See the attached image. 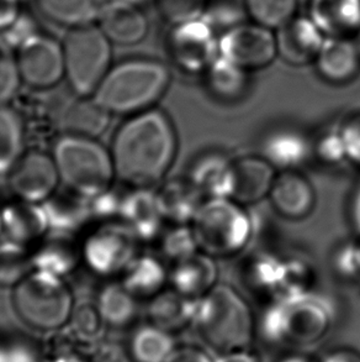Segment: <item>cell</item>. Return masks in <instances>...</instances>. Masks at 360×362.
Listing matches in <instances>:
<instances>
[{
    "mask_svg": "<svg viewBox=\"0 0 360 362\" xmlns=\"http://www.w3.org/2000/svg\"><path fill=\"white\" fill-rule=\"evenodd\" d=\"M176 127L161 109L127 117L112 139L116 178L130 187L155 188L176 160Z\"/></svg>",
    "mask_w": 360,
    "mask_h": 362,
    "instance_id": "cell-1",
    "label": "cell"
},
{
    "mask_svg": "<svg viewBox=\"0 0 360 362\" xmlns=\"http://www.w3.org/2000/svg\"><path fill=\"white\" fill-rule=\"evenodd\" d=\"M171 69L151 57L114 64L92 97L112 115H136L155 108L171 84Z\"/></svg>",
    "mask_w": 360,
    "mask_h": 362,
    "instance_id": "cell-2",
    "label": "cell"
},
{
    "mask_svg": "<svg viewBox=\"0 0 360 362\" xmlns=\"http://www.w3.org/2000/svg\"><path fill=\"white\" fill-rule=\"evenodd\" d=\"M193 328L205 349L219 356L252 348L256 320L244 296L232 286L219 284L199 299Z\"/></svg>",
    "mask_w": 360,
    "mask_h": 362,
    "instance_id": "cell-3",
    "label": "cell"
},
{
    "mask_svg": "<svg viewBox=\"0 0 360 362\" xmlns=\"http://www.w3.org/2000/svg\"><path fill=\"white\" fill-rule=\"evenodd\" d=\"M335 310L315 291L275 299L260 319V332L268 343L287 348H308L326 337Z\"/></svg>",
    "mask_w": 360,
    "mask_h": 362,
    "instance_id": "cell-4",
    "label": "cell"
},
{
    "mask_svg": "<svg viewBox=\"0 0 360 362\" xmlns=\"http://www.w3.org/2000/svg\"><path fill=\"white\" fill-rule=\"evenodd\" d=\"M51 155L64 188L92 198L114 186L116 178L112 152L94 137L64 134Z\"/></svg>",
    "mask_w": 360,
    "mask_h": 362,
    "instance_id": "cell-5",
    "label": "cell"
},
{
    "mask_svg": "<svg viewBox=\"0 0 360 362\" xmlns=\"http://www.w3.org/2000/svg\"><path fill=\"white\" fill-rule=\"evenodd\" d=\"M11 303L28 328L52 334L68 324L76 300L66 279L34 269L13 288Z\"/></svg>",
    "mask_w": 360,
    "mask_h": 362,
    "instance_id": "cell-6",
    "label": "cell"
},
{
    "mask_svg": "<svg viewBox=\"0 0 360 362\" xmlns=\"http://www.w3.org/2000/svg\"><path fill=\"white\" fill-rule=\"evenodd\" d=\"M200 251L214 259H229L251 244L254 224L246 206L232 198L205 199L191 223Z\"/></svg>",
    "mask_w": 360,
    "mask_h": 362,
    "instance_id": "cell-7",
    "label": "cell"
},
{
    "mask_svg": "<svg viewBox=\"0 0 360 362\" xmlns=\"http://www.w3.org/2000/svg\"><path fill=\"white\" fill-rule=\"evenodd\" d=\"M62 45L68 89L80 97H92L114 64V45L97 24L67 30Z\"/></svg>",
    "mask_w": 360,
    "mask_h": 362,
    "instance_id": "cell-8",
    "label": "cell"
},
{
    "mask_svg": "<svg viewBox=\"0 0 360 362\" xmlns=\"http://www.w3.org/2000/svg\"><path fill=\"white\" fill-rule=\"evenodd\" d=\"M140 241L122 221L97 224L84 238L82 261L85 269L100 279L121 276L138 252Z\"/></svg>",
    "mask_w": 360,
    "mask_h": 362,
    "instance_id": "cell-9",
    "label": "cell"
},
{
    "mask_svg": "<svg viewBox=\"0 0 360 362\" xmlns=\"http://www.w3.org/2000/svg\"><path fill=\"white\" fill-rule=\"evenodd\" d=\"M219 33L200 16L171 25L166 36L167 52L181 72L204 74L219 56Z\"/></svg>",
    "mask_w": 360,
    "mask_h": 362,
    "instance_id": "cell-10",
    "label": "cell"
},
{
    "mask_svg": "<svg viewBox=\"0 0 360 362\" xmlns=\"http://www.w3.org/2000/svg\"><path fill=\"white\" fill-rule=\"evenodd\" d=\"M219 54L249 74L267 69L277 57L275 33L244 21L220 35Z\"/></svg>",
    "mask_w": 360,
    "mask_h": 362,
    "instance_id": "cell-11",
    "label": "cell"
},
{
    "mask_svg": "<svg viewBox=\"0 0 360 362\" xmlns=\"http://www.w3.org/2000/svg\"><path fill=\"white\" fill-rule=\"evenodd\" d=\"M21 82L32 90L54 89L64 81L62 41L41 33L16 52Z\"/></svg>",
    "mask_w": 360,
    "mask_h": 362,
    "instance_id": "cell-12",
    "label": "cell"
},
{
    "mask_svg": "<svg viewBox=\"0 0 360 362\" xmlns=\"http://www.w3.org/2000/svg\"><path fill=\"white\" fill-rule=\"evenodd\" d=\"M13 196L42 204L59 191V171L54 157L40 148L26 150L6 176Z\"/></svg>",
    "mask_w": 360,
    "mask_h": 362,
    "instance_id": "cell-13",
    "label": "cell"
},
{
    "mask_svg": "<svg viewBox=\"0 0 360 362\" xmlns=\"http://www.w3.org/2000/svg\"><path fill=\"white\" fill-rule=\"evenodd\" d=\"M119 221L135 234L141 244L158 240L167 221L157 189L131 187L130 191L124 192Z\"/></svg>",
    "mask_w": 360,
    "mask_h": 362,
    "instance_id": "cell-14",
    "label": "cell"
},
{
    "mask_svg": "<svg viewBox=\"0 0 360 362\" xmlns=\"http://www.w3.org/2000/svg\"><path fill=\"white\" fill-rule=\"evenodd\" d=\"M277 56L287 64L305 66L315 62L326 35L308 16H295L277 30Z\"/></svg>",
    "mask_w": 360,
    "mask_h": 362,
    "instance_id": "cell-15",
    "label": "cell"
},
{
    "mask_svg": "<svg viewBox=\"0 0 360 362\" xmlns=\"http://www.w3.org/2000/svg\"><path fill=\"white\" fill-rule=\"evenodd\" d=\"M274 211L289 221H302L312 214L316 193L311 182L299 170L277 172L269 194Z\"/></svg>",
    "mask_w": 360,
    "mask_h": 362,
    "instance_id": "cell-16",
    "label": "cell"
},
{
    "mask_svg": "<svg viewBox=\"0 0 360 362\" xmlns=\"http://www.w3.org/2000/svg\"><path fill=\"white\" fill-rule=\"evenodd\" d=\"M186 177L204 199L234 198L236 187L234 160L221 152H209L196 158Z\"/></svg>",
    "mask_w": 360,
    "mask_h": 362,
    "instance_id": "cell-17",
    "label": "cell"
},
{
    "mask_svg": "<svg viewBox=\"0 0 360 362\" xmlns=\"http://www.w3.org/2000/svg\"><path fill=\"white\" fill-rule=\"evenodd\" d=\"M3 236L28 247L35 246L49 233L44 206L39 203L14 201L1 206Z\"/></svg>",
    "mask_w": 360,
    "mask_h": 362,
    "instance_id": "cell-18",
    "label": "cell"
},
{
    "mask_svg": "<svg viewBox=\"0 0 360 362\" xmlns=\"http://www.w3.org/2000/svg\"><path fill=\"white\" fill-rule=\"evenodd\" d=\"M32 269L66 279L78 269L82 261V247L74 236L49 233L31 249Z\"/></svg>",
    "mask_w": 360,
    "mask_h": 362,
    "instance_id": "cell-19",
    "label": "cell"
},
{
    "mask_svg": "<svg viewBox=\"0 0 360 362\" xmlns=\"http://www.w3.org/2000/svg\"><path fill=\"white\" fill-rule=\"evenodd\" d=\"M97 25L112 45L136 46L146 39L150 21L142 8L105 1Z\"/></svg>",
    "mask_w": 360,
    "mask_h": 362,
    "instance_id": "cell-20",
    "label": "cell"
},
{
    "mask_svg": "<svg viewBox=\"0 0 360 362\" xmlns=\"http://www.w3.org/2000/svg\"><path fill=\"white\" fill-rule=\"evenodd\" d=\"M236 187L234 198L242 206L256 204L269 198L277 170L265 157L246 155L234 160Z\"/></svg>",
    "mask_w": 360,
    "mask_h": 362,
    "instance_id": "cell-21",
    "label": "cell"
},
{
    "mask_svg": "<svg viewBox=\"0 0 360 362\" xmlns=\"http://www.w3.org/2000/svg\"><path fill=\"white\" fill-rule=\"evenodd\" d=\"M217 284L219 267L216 259L203 251L172 264L169 269L171 288L190 298H203Z\"/></svg>",
    "mask_w": 360,
    "mask_h": 362,
    "instance_id": "cell-22",
    "label": "cell"
},
{
    "mask_svg": "<svg viewBox=\"0 0 360 362\" xmlns=\"http://www.w3.org/2000/svg\"><path fill=\"white\" fill-rule=\"evenodd\" d=\"M313 64L328 83H349L360 72L359 46L349 37H326Z\"/></svg>",
    "mask_w": 360,
    "mask_h": 362,
    "instance_id": "cell-23",
    "label": "cell"
},
{
    "mask_svg": "<svg viewBox=\"0 0 360 362\" xmlns=\"http://www.w3.org/2000/svg\"><path fill=\"white\" fill-rule=\"evenodd\" d=\"M199 299L190 298L173 288H166L148 300V322L169 333H181L194 327Z\"/></svg>",
    "mask_w": 360,
    "mask_h": 362,
    "instance_id": "cell-24",
    "label": "cell"
},
{
    "mask_svg": "<svg viewBox=\"0 0 360 362\" xmlns=\"http://www.w3.org/2000/svg\"><path fill=\"white\" fill-rule=\"evenodd\" d=\"M49 233L74 236L92 223L88 198L64 188L42 203Z\"/></svg>",
    "mask_w": 360,
    "mask_h": 362,
    "instance_id": "cell-25",
    "label": "cell"
},
{
    "mask_svg": "<svg viewBox=\"0 0 360 362\" xmlns=\"http://www.w3.org/2000/svg\"><path fill=\"white\" fill-rule=\"evenodd\" d=\"M307 16L326 37H349L360 30V0H310Z\"/></svg>",
    "mask_w": 360,
    "mask_h": 362,
    "instance_id": "cell-26",
    "label": "cell"
},
{
    "mask_svg": "<svg viewBox=\"0 0 360 362\" xmlns=\"http://www.w3.org/2000/svg\"><path fill=\"white\" fill-rule=\"evenodd\" d=\"M157 194L162 213L169 224H191L205 201L188 177L162 182Z\"/></svg>",
    "mask_w": 360,
    "mask_h": 362,
    "instance_id": "cell-27",
    "label": "cell"
},
{
    "mask_svg": "<svg viewBox=\"0 0 360 362\" xmlns=\"http://www.w3.org/2000/svg\"><path fill=\"white\" fill-rule=\"evenodd\" d=\"M112 117L92 97H80L71 92L61 117L62 135L97 139L109 127Z\"/></svg>",
    "mask_w": 360,
    "mask_h": 362,
    "instance_id": "cell-28",
    "label": "cell"
},
{
    "mask_svg": "<svg viewBox=\"0 0 360 362\" xmlns=\"http://www.w3.org/2000/svg\"><path fill=\"white\" fill-rule=\"evenodd\" d=\"M311 155L312 142L305 134L294 129L270 132L262 144V156L279 172L299 170Z\"/></svg>",
    "mask_w": 360,
    "mask_h": 362,
    "instance_id": "cell-29",
    "label": "cell"
},
{
    "mask_svg": "<svg viewBox=\"0 0 360 362\" xmlns=\"http://www.w3.org/2000/svg\"><path fill=\"white\" fill-rule=\"evenodd\" d=\"M161 256L138 254L122 272L121 284L138 300L156 297L169 284V269Z\"/></svg>",
    "mask_w": 360,
    "mask_h": 362,
    "instance_id": "cell-30",
    "label": "cell"
},
{
    "mask_svg": "<svg viewBox=\"0 0 360 362\" xmlns=\"http://www.w3.org/2000/svg\"><path fill=\"white\" fill-rule=\"evenodd\" d=\"M94 302L109 329L130 328L138 315V299L121 282L102 284Z\"/></svg>",
    "mask_w": 360,
    "mask_h": 362,
    "instance_id": "cell-31",
    "label": "cell"
},
{
    "mask_svg": "<svg viewBox=\"0 0 360 362\" xmlns=\"http://www.w3.org/2000/svg\"><path fill=\"white\" fill-rule=\"evenodd\" d=\"M105 0H36L44 19L64 29L97 24Z\"/></svg>",
    "mask_w": 360,
    "mask_h": 362,
    "instance_id": "cell-32",
    "label": "cell"
},
{
    "mask_svg": "<svg viewBox=\"0 0 360 362\" xmlns=\"http://www.w3.org/2000/svg\"><path fill=\"white\" fill-rule=\"evenodd\" d=\"M127 346L133 362H168L178 349L174 334L150 322L132 332Z\"/></svg>",
    "mask_w": 360,
    "mask_h": 362,
    "instance_id": "cell-33",
    "label": "cell"
},
{
    "mask_svg": "<svg viewBox=\"0 0 360 362\" xmlns=\"http://www.w3.org/2000/svg\"><path fill=\"white\" fill-rule=\"evenodd\" d=\"M24 122L14 104H0V177H6L26 152Z\"/></svg>",
    "mask_w": 360,
    "mask_h": 362,
    "instance_id": "cell-34",
    "label": "cell"
},
{
    "mask_svg": "<svg viewBox=\"0 0 360 362\" xmlns=\"http://www.w3.org/2000/svg\"><path fill=\"white\" fill-rule=\"evenodd\" d=\"M205 84L215 98L234 102L242 98L249 86V72L217 56L204 74Z\"/></svg>",
    "mask_w": 360,
    "mask_h": 362,
    "instance_id": "cell-35",
    "label": "cell"
},
{
    "mask_svg": "<svg viewBox=\"0 0 360 362\" xmlns=\"http://www.w3.org/2000/svg\"><path fill=\"white\" fill-rule=\"evenodd\" d=\"M64 329L74 343L89 353L107 339L109 328L95 302L80 300L74 305L68 324Z\"/></svg>",
    "mask_w": 360,
    "mask_h": 362,
    "instance_id": "cell-36",
    "label": "cell"
},
{
    "mask_svg": "<svg viewBox=\"0 0 360 362\" xmlns=\"http://www.w3.org/2000/svg\"><path fill=\"white\" fill-rule=\"evenodd\" d=\"M282 255L259 252L249 259L244 271L246 284L256 293L272 298H279L282 281Z\"/></svg>",
    "mask_w": 360,
    "mask_h": 362,
    "instance_id": "cell-37",
    "label": "cell"
},
{
    "mask_svg": "<svg viewBox=\"0 0 360 362\" xmlns=\"http://www.w3.org/2000/svg\"><path fill=\"white\" fill-rule=\"evenodd\" d=\"M31 271V247L0 236V287L14 288Z\"/></svg>",
    "mask_w": 360,
    "mask_h": 362,
    "instance_id": "cell-38",
    "label": "cell"
},
{
    "mask_svg": "<svg viewBox=\"0 0 360 362\" xmlns=\"http://www.w3.org/2000/svg\"><path fill=\"white\" fill-rule=\"evenodd\" d=\"M315 284L316 269L310 259L296 254L282 256L279 298L311 292Z\"/></svg>",
    "mask_w": 360,
    "mask_h": 362,
    "instance_id": "cell-39",
    "label": "cell"
},
{
    "mask_svg": "<svg viewBox=\"0 0 360 362\" xmlns=\"http://www.w3.org/2000/svg\"><path fill=\"white\" fill-rule=\"evenodd\" d=\"M242 4L249 19L272 31L296 16L297 0H244Z\"/></svg>",
    "mask_w": 360,
    "mask_h": 362,
    "instance_id": "cell-40",
    "label": "cell"
},
{
    "mask_svg": "<svg viewBox=\"0 0 360 362\" xmlns=\"http://www.w3.org/2000/svg\"><path fill=\"white\" fill-rule=\"evenodd\" d=\"M162 259L174 264L199 252L200 247L191 224H171L158 238Z\"/></svg>",
    "mask_w": 360,
    "mask_h": 362,
    "instance_id": "cell-41",
    "label": "cell"
},
{
    "mask_svg": "<svg viewBox=\"0 0 360 362\" xmlns=\"http://www.w3.org/2000/svg\"><path fill=\"white\" fill-rule=\"evenodd\" d=\"M203 16L221 35L244 23L247 13L244 4L234 0H209Z\"/></svg>",
    "mask_w": 360,
    "mask_h": 362,
    "instance_id": "cell-42",
    "label": "cell"
},
{
    "mask_svg": "<svg viewBox=\"0 0 360 362\" xmlns=\"http://www.w3.org/2000/svg\"><path fill=\"white\" fill-rule=\"evenodd\" d=\"M16 54L0 37V104H11L21 87Z\"/></svg>",
    "mask_w": 360,
    "mask_h": 362,
    "instance_id": "cell-43",
    "label": "cell"
},
{
    "mask_svg": "<svg viewBox=\"0 0 360 362\" xmlns=\"http://www.w3.org/2000/svg\"><path fill=\"white\" fill-rule=\"evenodd\" d=\"M312 156L327 166L347 165L346 152L337 124L323 130L312 141Z\"/></svg>",
    "mask_w": 360,
    "mask_h": 362,
    "instance_id": "cell-44",
    "label": "cell"
},
{
    "mask_svg": "<svg viewBox=\"0 0 360 362\" xmlns=\"http://www.w3.org/2000/svg\"><path fill=\"white\" fill-rule=\"evenodd\" d=\"M49 335L51 340L42 349L44 362H90L88 351L74 343L64 329Z\"/></svg>",
    "mask_w": 360,
    "mask_h": 362,
    "instance_id": "cell-45",
    "label": "cell"
},
{
    "mask_svg": "<svg viewBox=\"0 0 360 362\" xmlns=\"http://www.w3.org/2000/svg\"><path fill=\"white\" fill-rule=\"evenodd\" d=\"M41 33L42 29L34 14L23 9L18 18L0 34V37L4 40L10 49L16 52Z\"/></svg>",
    "mask_w": 360,
    "mask_h": 362,
    "instance_id": "cell-46",
    "label": "cell"
},
{
    "mask_svg": "<svg viewBox=\"0 0 360 362\" xmlns=\"http://www.w3.org/2000/svg\"><path fill=\"white\" fill-rule=\"evenodd\" d=\"M155 3L162 18L174 25L203 16L209 0H156Z\"/></svg>",
    "mask_w": 360,
    "mask_h": 362,
    "instance_id": "cell-47",
    "label": "cell"
},
{
    "mask_svg": "<svg viewBox=\"0 0 360 362\" xmlns=\"http://www.w3.org/2000/svg\"><path fill=\"white\" fill-rule=\"evenodd\" d=\"M124 192L112 186L97 196L89 198V208L92 221L97 224L119 221L121 211Z\"/></svg>",
    "mask_w": 360,
    "mask_h": 362,
    "instance_id": "cell-48",
    "label": "cell"
},
{
    "mask_svg": "<svg viewBox=\"0 0 360 362\" xmlns=\"http://www.w3.org/2000/svg\"><path fill=\"white\" fill-rule=\"evenodd\" d=\"M0 362H44L42 349L23 337L4 339L0 348Z\"/></svg>",
    "mask_w": 360,
    "mask_h": 362,
    "instance_id": "cell-49",
    "label": "cell"
},
{
    "mask_svg": "<svg viewBox=\"0 0 360 362\" xmlns=\"http://www.w3.org/2000/svg\"><path fill=\"white\" fill-rule=\"evenodd\" d=\"M335 269L342 279L360 284V234L342 245L335 255Z\"/></svg>",
    "mask_w": 360,
    "mask_h": 362,
    "instance_id": "cell-50",
    "label": "cell"
},
{
    "mask_svg": "<svg viewBox=\"0 0 360 362\" xmlns=\"http://www.w3.org/2000/svg\"><path fill=\"white\" fill-rule=\"evenodd\" d=\"M337 127L344 146L347 165L360 167V113L347 117Z\"/></svg>",
    "mask_w": 360,
    "mask_h": 362,
    "instance_id": "cell-51",
    "label": "cell"
},
{
    "mask_svg": "<svg viewBox=\"0 0 360 362\" xmlns=\"http://www.w3.org/2000/svg\"><path fill=\"white\" fill-rule=\"evenodd\" d=\"M90 362H133L127 344L105 339L89 351Z\"/></svg>",
    "mask_w": 360,
    "mask_h": 362,
    "instance_id": "cell-52",
    "label": "cell"
},
{
    "mask_svg": "<svg viewBox=\"0 0 360 362\" xmlns=\"http://www.w3.org/2000/svg\"><path fill=\"white\" fill-rule=\"evenodd\" d=\"M168 362H215V358L208 350L195 346H178Z\"/></svg>",
    "mask_w": 360,
    "mask_h": 362,
    "instance_id": "cell-53",
    "label": "cell"
},
{
    "mask_svg": "<svg viewBox=\"0 0 360 362\" xmlns=\"http://www.w3.org/2000/svg\"><path fill=\"white\" fill-rule=\"evenodd\" d=\"M23 0H0V34L23 11Z\"/></svg>",
    "mask_w": 360,
    "mask_h": 362,
    "instance_id": "cell-54",
    "label": "cell"
},
{
    "mask_svg": "<svg viewBox=\"0 0 360 362\" xmlns=\"http://www.w3.org/2000/svg\"><path fill=\"white\" fill-rule=\"evenodd\" d=\"M320 362H360V353L351 348L336 349L327 354Z\"/></svg>",
    "mask_w": 360,
    "mask_h": 362,
    "instance_id": "cell-55",
    "label": "cell"
},
{
    "mask_svg": "<svg viewBox=\"0 0 360 362\" xmlns=\"http://www.w3.org/2000/svg\"><path fill=\"white\" fill-rule=\"evenodd\" d=\"M215 362H260L258 356L252 351V348L237 350L231 353L215 356Z\"/></svg>",
    "mask_w": 360,
    "mask_h": 362,
    "instance_id": "cell-56",
    "label": "cell"
},
{
    "mask_svg": "<svg viewBox=\"0 0 360 362\" xmlns=\"http://www.w3.org/2000/svg\"><path fill=\"white\" fill-rule=\"evenodd\" d=\"M352 224L356 228V233L360 234V182L356 186L351 203Z\"/></svg>",
    "mask_w": 360,
    "mask_h": 362,
    "instance_id": "cell-57",
    "label": "cell"
},
{
    "mask_svg": "<svg viewBox=\"0 0 360 362\" xmlns=\"http://www.w3.org/2000/svg\"><path fill=\"white\" fill-rule=\"evenodd\" d=\"M105 1H110V3H119V4L132 5V6H137V8H145L147 4H150L152 1L156 0H105Z\"/></svg>",
    "mask_w": 360,
    "mask_h": 362,
    "instance_id": "cell-58",
    "label": "cell"
},
{
    "mask_svg": "<svg viewBox=\"0 0 360 362\" xmlns=\"http://www.w3.org/2000/svg\"><path fill=\"white\" fill-rule=\"evenodd\" d=\"M279 362H312L311 360H308V358H304V356H287V358H284L280 360Z\"/></svg>",
    "mask_w": 360,
    "mask_h": 362,
    "instance_id": "cell-59",
    "label": "cell"
},
{
    "mask_svg": "<svg viewBox=\"0 0 360 362\" xmlns=\"http://www.w3.org/2000/svg\"><path fill=\"white\" fill-rule=\"evenodd\" d=\"M3 235V230H1V206H0V236Z\"/></svg>",
    "mask_w": 360,
    "mask_h": 362,
    "instance_id": "cell-60",
    "label": "cell"
},
{
    "mask_svg": "<svg viewBox=\"0 0 360 362\" xmlns=\"http://www.w3.org/2000/svg\"><path fill=\"white\" fill-rule=\"evenodd\" d=\"M356 44H358V46H359L360 49V30L358 31V41H356Z\"/></svg>",
    "mask_w": 360,
    "mask_h": 362,
    "instance_id": "cell-61",
    "label": "cell"
},
{
    "mask_svg": "<svg viewBox=\"0 0 360 362\" xmlns=\"http://www.w3.org/2000/svg\"><path fill=\"white\" fill-rule=\"evenodd\" d=\"M4 339L3 337H0V348H1V345H3V343H4Z\"/></svg>",
    "mask_w": 360,
    "mask_h": 362,
    "instance_id": "cell-62",
    "label": "cell"
}]
</instances>
